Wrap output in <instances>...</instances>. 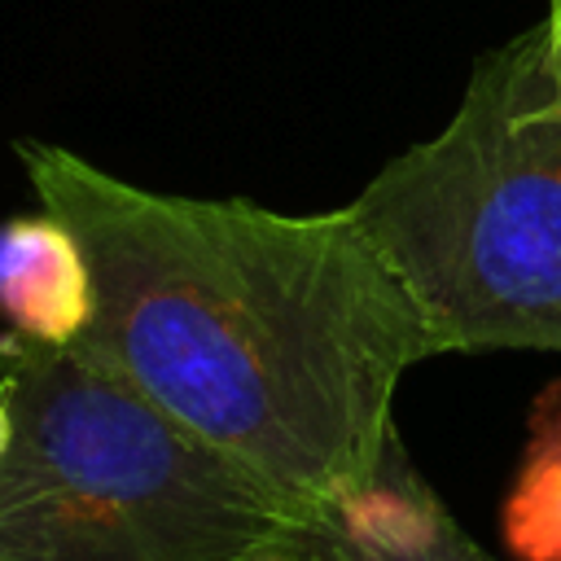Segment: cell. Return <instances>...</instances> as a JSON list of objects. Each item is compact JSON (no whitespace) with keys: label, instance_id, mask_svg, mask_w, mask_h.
I'll use <instances>...</instances> for the list:
<instances>
[{"label":"cell","instance_id":"6da1fadb","mask_svg":"<svg viewBox=\"0 0 561 561\" xmlns=\"http://www.w3.org/2000/svg\"><path fill=\"white\" fill-rule=\"evenodd\" d=\"M13 149L92 272L79 355L302 513L373 478L403 373L443 342L346 206L153 193L48 140Z\"/></svg>","mask_w":561,"mask_h":561},{"label":"cell","instance_id":"7a4b0ae2","mask_svg":"<svg viewBox=\"0 0 561 561\" xmlns=\"http://www.w3.org/2000/svg\"><path fill=\"white\" fill-rule=\"evenodd\" d=\"M346 210L447 351H561V13L486 53L447 127Z\"/></svg>","mask_w":561,"mask_h":561},{"label":"cell","instance_id":"3957f363","mask_svg":"<svg viewBox=\"0 0 561 561\" xmlns=\"http://www.w3.org/2000/svg\"><path fill=\"white\" fill-rule=\"evenodd\" d=\"M0 561H289L302 513L75 346L0 337Z\"/></svg>","mask_w":561,"mask_h":561},{"label":"cell","instance_id":"277c9868","mask_svg":"<svg viewBox=\"0 0 561 561\" xmlns=\"http://www.w3.org/2000/svg\"><path fill=\"white\" fill-rule=\"evenodd\" d=\"M289 561H500L438 500L394 434L364 486L302 517Z\"/></svg>","mask_w":561,"mask_h":561},{"label":"cell","instance_id":"5b68a950","mask_svg":"<svg viewBox=\"0 0 561 561\" xmlns=\"http://www.w3.org/2000/svg\"><path fill=\"white\" fill-rule=\"evenodd\" d=\"M96 311L92 272L79 237L53 215H13L0 224V320L9 333L48 346H75Z\"/></svg>","mask_w":561,"mask_h":561},{"label":"cell","instance_id":"8992f818","mask_svg":"<svg viewBox=\"0 0 561 561\" xmlns=\"http://www.w3.org/2000/svg\"><path fill=\"white\" fill-rule=\"evenodd\" d=\"M500 526L517 561H561V381L543 386L530 408L526 451Z\"/></svg>","mask_w":561,"mask_h":561},{"label":"cell","instance_id":"52a82bcc","mask_svg":"<svg viewBox=\"0 0 561 561\" xmlns=\"http://www.w3.org/2000/svg\"><path fill=\"white\" fill-rule=\"evenodd\" d=\"M9 438H13V412H9V399H4V390H0V460H4V451H9Z\"/></svg>","mask_w":561,"mask_h":561},{"label":"cell","instance_id":"ba28073f","mask_svg":"<svg viewBox=\"0 0 561 561\" xmlns=\"http://www.w3.org/2000/svg\"><path fill=\"white\" fill-rule=\"evenodd\" d=\"M548 13H561V0H548Z\"/></svg>","mask_w":561,"mask_h":561}]
</instances>
